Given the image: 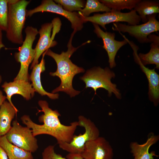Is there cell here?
<instances>
[{
    "mask_svg": "<svg viewBox=\"0 0 159 159\" xmlns=\"http://www.w3.org/2000/svg\"><path fill=\"white\" fill-rule=\"evenodd\" d=\"M53 26V23H47L42 25L38 31L39 38L35 48V56L30 68L32 69L38 63V60L41 55L50 47L57 44L51 37V32Z\"/></svg>",
    "mask_w": 159,
    "mask_h": 159,
    "instance_id": "obj_13",
    "label": "cell"
},
{
    "mask_svg": "<svg viewBox=\"0 0 159 159\" xmlns=\"http://www.w3.org/2000/svg\"><path fill=\"white\" fill-rule=\"evenodd\" d=\"M44 12L56 13L64 17L71 22L72 28L74 31H80L83 27L84 22L78 13L67 11L60 5L52 0H42L39 6L33 9L26 10V16L31 17L36 13Z\"/></svg>",
    "mask_w": 159,
    "mask_h": 159,
    "instance_id": "obj_10",
    "label": "cell"
},
{
    "mask_svg": "<svg viewBox=\"0 0 159 159\" xmlns=\"http://www.w3.org/2000/svg\"><path fill=\"white\" fill-rule=\"evenodd\" d=\"M134 9L139 14L141 21L145 23L148 21L147 16L159 13V1L140 0L136 4Z\"/></svg>",
    "mask_w": 159,
    "mask_h": 159,
    "instance_id": "obj_21",
    "label": "cell"
},
{
    "mask_svg": "<svg viewBox=\"0 0 159 159\" xmlns=\"http://www.w3.org/2000/svg\"><path fill=\"white\" fill-rule=\"evenodd\" d=\"M136 63L140 66L148 80L149 99L155 106H157L159 101V75L155 71V69H150L139 62Z\"/></svg>",
    "mask_w": 159,
    "mask_h": 159,
    "instance_id": "obj_18",
    "label": "cell"
},
{
    "mask_svg": "<svg viewBox=\"0 0 159 159\" xmlns=\"http://www.w3.org/2000/svg\"><path fill=\"white\" fill-rule=\"evenodd\" d=\"M6 94V98L14 108L11 100L12 96L14 94H19L26 100L30 99L34 95L35 90L29 81L23 80H14L12 82H5L2 85Z\"/></svg>",
    "mask_w": 159,
    "mask_h": 159,
    "instance_id": "obj_14",
    "label": "cell"
},
{
    "mask_svg": "<svg viewBox=\"0 0 159 159\" xmlns=\"http://www.w3.org/2000/svg\"><path fill=\"white\" fill-rule=\"evenodd\" d=\"M159 140L158 135L153 132L149 134L146 142L140 144L136 142L130 144V151L134 157V159H154V157H158L154 151L149 152L150 147L155 144Z\"/></svg>",
    "mask_w": 159,
    "mask_h": 159,
    "instance_id": "obj_16",
    "label": "cell"
},
{
    "mask_svg": "<svg viewBox=\"0 0 159 159\" xmlns=\"http://www.w3.org/2000/svg\"><path fill=\"white\" fill-rule=\"evenodd\" d=\"M115 77L114 73L109 68L102 69L96 67L87 70L80 79L85 82V88L91 87L93 89L95 95L98 89L102 88L108 91L109 96H111L113 93L117 98L120 99L121 95L120 91L116 84L111 81V79Z\"/></svg>",
    "mask_w": 159,
    "mask_h": 159,
    "instance_id": "obj_4",
    "label": "cell"
},
{
    "mask_svg": "<svg viewBox=\"0 0 159 159\" xmlns=\"http://www.w3.org/2000/svg\"><path fill=\"white\" fill-rule=\"evenodd\" d=\"M76 32L74 31L67 45L68 49L65 52H62L60 54L55 53L49 49L45 52V54L52 58L55 61L57 66L56 71L50 72L52 76H57L61 80L60 85L53 90L52 93L63 92L71 97L78 95L80 92L75 90L73 87L72 82L74 77L76 74L84 72L85 69L73 64L70 58L73 53L77 49L74 47L72 44V37Z\"/></svg>",
    "mask_w": 159,
    "mask_h": 159,
    "instance_id": "obj_2",
    "label": "cell"
},
{
    "mask_svg": "<svg viewBox=\"0 0 159 159\" xmlns=\"http://www.w3.org/2000/svg\"><path fill=\"white\" fill-rule=\"evenodd\" d=\"M30 2L26 0H8L6 36L13 43L21 44L24 42L22 31L26 17V8Z\"/></svg>",
    "mask_w": 159,
    "mask_h": 159,
    "instance_id": "obj_3",
    "label": "cell"
},
{
    "mask_svg": "<svg viewBox=\"0 0 159 159\" xmlns=\"http://www.w3.org/2000/svg\"><path fill=\"white\" fill-rule=\"evenodd\" d=\"M0 159H9L4 150L0 146Z\"/></svg>",
    "mask_w": 159,
    "mask_h": 159,
    "instance_id": "obj_28",
    "label": "cell"
},
{
    "mask_svg": "<svg viewBox=\"0 0 159 159\" xmlns=\"http://www.w3.org/2000/svg\"><path fill=\"white\" fill-rule=\"evenodd\" d=\"M79 126L84 128L85 131L83 134L74 135L69 143L57 142L59 147L69 153L81 154L84 150L85 143L100 136L99 129L95 123L89 119L80 115L78 117Z\"/></svg>",
    "mask_w": 159,
    "mask_h": 159,
    "instance_id": "obj_6",
    "label": "cell"
},
{
    "mask_svg": "<svg viewBox=\"0 0 159 159\" xmlns=\"http://www.w3.org/2000/svg\"><path fill=\"white\" fill-rule=\"evenodd\" d=\"M8 0H0V29L6 31L7 27Z\"/></svg>",
    "mask_w": 159,
    "mask_h": 159,
    "instance_id": "obj_25",
    "label": "cell"
},
{
    "mask_svg": "<svg viewBox=\"0 0 159 159\" xmlns=\"http://www.w3.org/2000/svg\"><path fill=\"white\" fill-rule=\"evenodd\" d=\"M26 37L22 45L19 48V52H16L14 57L20 64L19 71L14 80H23L29 81L28 68L33 61L35 54L32 48L33 43L38 34L37 29L32 26H27L24 30Z\"/></svg>",
    "mask_w": 159,
    "mask_h": 159,
    "instance_id": "obj_5",
    "label": "cell"
},
{
    "mask_svg": "<svg viewBox=\"0 0 159 159\" xmlns=\"http://www.w3.org/2000/svg\"><path fill=\"white\" fill-rule=\"evenodd\" d=\"M1 80H2L1 77L0 75V84L1 82Z\"/></svg>",
    "mask_w": 159,
    "mask_h": 159,
    "instance_id": "obj_31",
    "label": "cell"
},
{
    "mask_svg": "<svg viewBox=\"0 0 159 159\" xmlns=\"http://www.w3.org/2000/svg\"><path fill=\"white\" fill-rule=\"evenodd\" d=\"M111 10L97 0H87L85 7L78 13L80 16L86 17L93 12H109Z\"/></svg>",
    "mask_w": 159,
    "mask_h": 159,
    "instance_id": "obj_22",
    "label": "cell"
},
{
    "mask_svg": "<svg viewBox=\"0 0 159 159\" xmlns=\"http://www.w3.org/2000/svg\"><path fill=\"white\" fill-rule=\"evenodd\" d=\"M6 98V97L3 95L2 92L0 90V108Z\"/></svg>",
    "mask_w": 159,
    "mask_h": 159,
    "instance_id": "obj_29",
    "label": "cell"
},
{
    "mask_svg": "<svg viewBox=\"0 0 159 159\" xmlns=\"http://www.w3.org/2000/svg\"></svg>",
    "mask_w": 159,
    "mask_h": 159,
    "instance_id": "obj_32",
    "label": "cell"
},
{
    "mask_svg": "<svg viewBox=\"0 0 159 159\" xmlns=\"http://www.w3.org/2000/svg\"><path fill=\"white\" fill-rule=\"evenodd\" d=\"M140 0H100L99 1L111 10L120 11L127 9L131 10Z\"/></svg>",
    "mask_w": 159,
    "mask_h": 159,
    "instance_id": "obj_23",
    "label": "cell"
},
{
    "mask_svg": "<svg viewBox=\"0 0 159 159\" xmlns=\"http://www.w3.org/2000/svg\"><path fill=\"white\" fill-rule=\"evenodd\" d=\"M5 47V45L2 42V31L0 29V51L2 48Z\"/></svg>",
    "mask_w": 159,
    "mask_h": 159,
    "instance_id": "obj_30",
    "label": "cell"
},
{
    "mask_svg": "<svg viewBox=\"0 0 159 159\" xmlns=\"http://www.w3.org/2000/svg\"><path fill=\"white\" fill-rule=\"evenodd\" d=\"M5 135L10 143L31 153L38 148L37 140L32 130L22 126L16 120L13 122L12 126Z\"/></svg>",
    "mask_w": 159,
    "mask_h": 159,
    "instance_id": "obj_8",
    "label": "cell"
},
{
    "mask_svg": "<svg viewBox=\"0 0 159 159\" xmlns=\"http://www.w3.org/2000/svg\"><path fill=\"white\" fill-rule=\"evenodd\" d=\"M54 147V145H49L46 148L42 153V159H67L56 153Z\"/></svg>",
    "mask_w": 159,
    "mask_h": 159,
    "instance_id": "obj_26",
    "label": "cell"
},
{
    "mask_svg": "<svg viewBox=\"0 0 159 159\" xmlns=\"http://www.w3.org/2000/svg\"><path fill=\"white\" fill-rule=\"evenodd\" d=\"M0 146L5 151L9 159H33L31 153L10 143L5 135L0 136Z\"/></svg>",
    "mask_w": 159,
    "mask_h": 159,
    "instance_id": "obj_20",
    "label": "cell"
},
{
    "mask_svg": "<svg viewBox=\"0 0 159 159\" xmlns=\"http://www.w3.org/2000/svg\"><path fill=\"white\" fill-rule=\"evenodd\" d=\"M38 104L42 110H38V113L41 112L44 113L39 117V120L43 123V124L35 123L29 116L26 115L21 117L22 122L32 129L35 137L39 135L47 134L54 137L57 142H70L77 127L79 126L78 121L72 122L68 125L62 124L59 118L61 116L60 114L57 110H53L49 108L46 101L39 100Z\"/></svg>",
    "mask_w": 159,
    "mask_h": 159,
    "instance_id": "obj_1",
    "label": "cell"
},
{
    "mask_svg": "<svg viewBox=\"0 0 159 159\" xmlns=\"http://www.w3.org/2000/svg\"><path fill=\"white\" fill-rule=\"evenodd\" d=\"M18 112L9 102H3L0 108V136L5 135L10 130L11 121Z\"/></svg>",
    "mask_w": 159,
    "mask_h": 159,
    "instance_id": "obj_19",
    "label": "cell"
},
{
    "mask_svg": "<svg viewBox=\"0 0 159 159\" xmlns=\"http://www.w3.org/2000/svg\"><path fill=\"white\" fill-rule=\"evenodd\" d=\"M148 38L152 42L150 44V49L149 52L146 54H138L137 48L133 45V56L136 62H139L143 65L148 64H155V68H159V37L155 34H150Z\"/></svg>",
    "mask_w": 159,
    "mask_h": 159,
    "instance_id": "obj_15",
    "label": "cell"
},
{
    "mask_svg": "<svg viewBox=\"0 0 159 159\" xmlns=\"http://www.w3.org/2000/svg\"><path fill=\"white\" fill-rule=\"evenodd\" d=\"M67 159H84L81 154L69 153L66 156Z\"/></svg>",
    "mask_w": 159,
    "mask_h": 159,
    "instance_id": "obj_27",
    "label": "cell"
},
{
    "mask_svg": "<svg viewBox=\"0 0 159 159\" xmlns=\"http://www.w3.org/2000/svg\"><path fill=\"white\" fill-rule=\"evenodd\" d=\"M45 52L43 53L40 62L36 64L32 68V70L29 78L32 81V85L35 92L41 96L47 95L52 99H58L59 94L48 92L44 90L42 87L41 81V74L45 69V62L44 57Z\"/></svg>",
    "mask_w": 159,
    "mask_h": 159,
    "instance_id": "obj_17",
    "label": "cell"
},
{
    "mask_svg": "<svg viewBox=\"0 0 159 159\" xmlns=\"http://www.w3.org/2000/svg\"><path fill=\"white\" fill-rule=\"evenodd\" d=\"M156 15L153 14L147 16V21L140 25H130L114 23L112 29L119 32H127L141 43H151L148 36L152 33L159 31V22L156 18Z\"/></svg>",
    "mask_w": 159,
    "mask_h": 159,
    "instance_id": "obj_7",
    "label": "cell"
},
{
    "mask_svg": "<svg viewBox=\"0 0 159 159\" xmlns=\"http://www.w3.org/2000/svg\"><path fill=\"white\" fill-rule=\"evenodd\" d=\"M81 155L84 159H112L113 152L109 142L99 136L87 142Z\"/></svg>",
    "mask_w": 159,
    "mask_h": 159,
    "instance_id": "obj_11",
    "label": "cell"
},
{
    "mask_svg": "<svg viewBox=\"0 0 159 159\" xmlns=\"http://www.w3.org/2000/svg\"><path fill=\"white\" fill-rule=\"evenodd\" d=\"M56 3L59 4L65 10L70 12L81 11L85 4V1L81 0H54Z\"/></svg>",
    "mask_w": 159,
    "mask_h": 159,
    "instance_id": "obj_24",
    "label": "cell"
},
{
    "mask_svg": "<svg viewBox=\"0 0 159 159\" xmlns=\"http://www.w3.org/2000/svg\"><path fill=\"white\" fill-rule=\"evenodd\" d=\"M81 17L84 23L90 22L100 26L105 30H106L105 25L110 23L125 22L129 25H135L139 24L141 21L134 9L127 13L111 10L102 14H95L92 16Z\"/></svg>",
    "mask_w": 159,
    "mask_h": 159,
    "instance_id": "obj_9",
    "label": "cell"
},
{
    "mask_svg": "<svg viewBox=\"0 0 159 159\" xmlns=\"http://www.w3.org/2000/svg\"><path fill=\"white\" fill-rule=\"evenodd\" d=\"M94 32L99 38H101L103 43V47L107 52L109 58L110 67L112 68L116 65L115 57L118 50L127 43V39L123 36L125 39L122 41H118L115 39V34L107 32H104L97 24L92 23Z\"/></svg>",
    "mask_w": 159,
    "mask_h": 159,
    "instance_id": "obj_12",
    "label": "cell"
}]
</instances>
